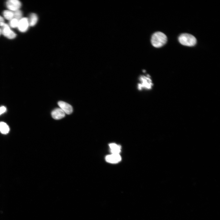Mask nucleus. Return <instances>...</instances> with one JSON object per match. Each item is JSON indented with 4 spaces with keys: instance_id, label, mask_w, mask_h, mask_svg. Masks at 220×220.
Here are the masks:
<instances>
[{
    "instance_id": "obj_7",
    "label": "nucleus",
    "mask_w": 220,
    "mask_h": 220,
    "mask_svg": "<svg viewBox=\"0 0 220 220\" xmlns=\"http://www.w3.org/2000/svg\"><path fill=\"white\" fill-rule=\"evenodd\" d=\"M29 26L28 18H23L19 21L17 28L20 32H25L27 30Z\"/></svg>"
},
{
    "instance_id": "obj_18",
    "label": "nucleus",
    "mask_w": 220,
    "mask_h": 220,
    "mask_svg": "<svg viewBox=\"0 0 220 220\" xmlns=\"http://www.w3.org/2000/svg\"><path fill=\"white\" fill-rule=\"evenodd\" d=\"M2 34V30L0 28V36Z\"/></svg>"
},
{
    "instance_id": "obj_14",
    "label": "nucleus",
    "mask_w": 220,
    "mask_h": 220,
    "mask_svg": "<svg viewBox=\"0 0 220 220\" xmlns=\"http://www.w3.org/2000/svg\"><path fill=\"white\" fill-rule=\"evenodd\" d=\"M13 18L16 19L18 20H20L22 18V12L19 10L13 12Z\"/></svg>"
},
{
    "instance_id": "obj_10",
    "label": "nucleus",
    "mask_w": 220,
    "mask_h": 220,
    "mask_svg": "<svg viewBox=\"0 0 220 220\" xmlns=\"http://www.w3.org/2000/svg\"><path fill=\"white\" fill-rule=\"evenodd\" d=\"M28 19L29 26H34L35 25L38 20L37 15L34 13H31L29 18Z\"/></svg>"
},
{
    "instance_id": "obj_8",
    "label": "nucleus",
    "mask_w": 220,
    "mask_h": 220,
    "mask_svg": "<svg viewBox=\"0 0 220 220\" xmlns=\"http://www.w3.org/2000/svg\"><path fill=\"white\" fill-rule=\"evenodd\" d=\"M51 114L52 118L57 120L62 119L65 116V113L60 108H57L51 112Z\"/></svg>"
},
{
    "instance_id": "obj_4",
    "label": "nucleus",
    "mask_w": 220,
    "mask_h": 220,
    "mask_svg": "<svg viewBox=\"0 0 220 220\" xmlns=\"http://www.w3.org/2000/svg\"><path fill=\"white\" fill-rule=\"evenodd\" d=\"M2 34L9 39H12L16 36L15 33L11 30L10 27L6 23L1 26Z\"/></svg>"
},
{
    "instance_id": "obj_1",
    "label": "nucleus",
    "mask_w": 220,
    "mask_h": 220,
    "mask_svg": "<svg viewBox=\"0 0 220 220\" xmlns=\"http://www.w3.org/2000/svg\"><path fill=\"white\" fill-rule=\"evenodd\" d=\"M137 89L139 91L151 90L154 86L151 77L148 74L141 75L138 79Z\"/></svg>"
},
{
    "instance_id": "obj_13",
    "label": "nucleus",
    "mask_w": 220,
    "mask_h": 220,
    "mask_svg": "<svg viewBox=\"0 0 220 220\" xmlns=\"http://www.w3.org/2000/svg\"><path fill=\"white\" fill-rule=\"evenodd\" d=\"M3 15L6 20H11L13 18V13L11 11H5L3 12Z\"/></svg>"
},
{
    "instance_id": "obj_15",
    "label": "nucleus",
    "mask_w": 220,
    "mask_h": 220,
    "mask_svg": "<svg viewBox=\"0 0 220 220\" xmlns=\"http://www.w3.org/2000/svg\"><path fill=\"white\" fill-rule=\"evenodd\" d=\"M19 20L15 18L10 20V26L12 28H16L17 27L18 24Z\"/></svg>"
},
{
    "instance_id": "obj_3",
    "label": "nucleus",
    "mask_w": 220,
    "mask_h": 220,
    "mask_svg": "<svg viewBox=\"0 0 220 220\" xmlns=\"http://www.w3.org/2000/svg\"><path fill=\"white\" fill-rule=\"evenodd\" d=\"M178 39L181 44L186 46H194L196 43L195 37L193 35L188 34H181L179 36Z\"/></svg>"
},
{
    "instance_id": "obj_6",
    "label": "nucleus",
    "mask_w": 220,
    "mask_h": 220,
    "mask_svg": "<svg viewBox=\"0 0 220 220\" xmlns=\"http://www.w3.org/2000/svg\"><path fill=\"white\" fill-rule=\"evenodd\" d=\"M58 105L65 114H71L73 112V108L72 106L67 102L60 101L58 102Z\"/></svg>"
},
{
    "instance_id": "obj_12",
    "label": "nucleus",
    "mask_w": 220,
    "mask_h": 220,
    "mask_svg": "<svg viewBox=\"0 0 220 220\" xmlns=\"http://www.w3.org/2000/svg\"><path fill=\"white\" fill-rule=\"evenodd\" d=\"M10 131V129L8 125L3 122H0V132L3 134H7Z\"/></svg>"
},
{
    "instance_id": "obj_2",
    "label": "nucleus",
    "mask_w": 220,
    "mask_h": 220,
    "mask_svg": "<svg viewBox=\"0 0 220 220\" xmlns=\"http://www.w3.org/2000/svg\"><path fill=\"white\" fill-rule=\"evenodd\" d=\"M167 38L166 36L160 32L154 33L152 35L151 43L152 45L156 48H160L165 45L167 42Z\"/></svg>"
},
{
    "instance_id": "obj_5",
    "label": "nucleus",
    "mask_w": 220,
    "mask_h": 220,
    "mask_svg": "<svg viewBox=\"0 0 220 220\" xmlns=\"http://www.w3.org/2000/svg\"><path fill=\"white\" fill-rule=\"evenodd\" d=\"M6 5L9 10L14 11L19 10L22 4L18 0H9L6 3Z\"/></svg>"
},
{
    "instance_id": "obj_9",
    "label": "nucleus",
    "mask_w": 220,
    "mask_h": 220,
    "mask_svg": "<svg viewBox=\"0 0 220 220\" xmlns=\"http://www.w3.org/2000/svg\"><path fill=\"white\" fill-rule=\"evenodd\" d=\"M121 159L120 154H112L107 155L106 157V160L108 162L115 163L119 162Z\"/></svg>"
},
{
    "instance_id": "obj_17",
    "label": "nucleus",
    "mask_w": 220,
    "mask_h": 220,
    "mask_svg": "<svg viewBox=\"0 0 220 220\" xmlns=\"http://www.w3.org/2000/svg\"><path fill=\"white\" fill-rule=\"evenodd\" d=\"M4 23V20L3 18L0 16V26L1 27Z\"/></svg>"
},
{
    "instance_id": "obj_11",
    "label": "nucleus",
    "mask_w": 220,
    "mask_h": 220,
    "mask_svg": "<svg viewBox=\"0 0 220 220\" xmlns=\"http://www.w3.org/2000/svg\"><path fill=\"white\" fill-rule=\"evenodd\" d=\"M109 146L112 154H120L121 151L120 146L115 143H111L109 144Z\"/></svg>"
},
{
    "instance_id": "obj_16",
    "label": "nucleus",
    "mask_w": 220,
    "mask_h": 220,
    "mask_svg": "<svg viewBox=\"0 0 220 220\" xmlns=\"http://www.w3.org/2000/svg\"><path fill=\"white\" fill-rule=\"evenodd\" d=\"M6 110V108L5 107L2 106L0 107V115L4 113Z\"/></svg>"
}]
</instances>
